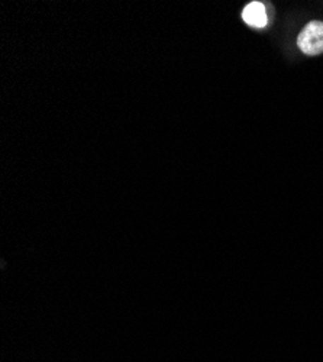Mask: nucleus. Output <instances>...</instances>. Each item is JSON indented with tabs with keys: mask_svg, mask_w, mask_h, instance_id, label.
I'll list each match as a JSON object with an SVG mask.
<instances>
[{
	"mask_svg": "<svg viewBox=\"0 0 323 362\" xmlns=\"http://www.w3.org/2000/svg\"><path fill=\"white\" fill-rule=\"evenodd\" d=\"M298 45L306 55L323 54V22H309L299 34Z\"/></svg>",
	"mask_w": 323,
	"mask_h": 362,
	"instance_id": "f257e3e1",
	"label": "nucleus"
},
{
	"mask_svg": "<svg viewBox=\"0 0 323 362\" xmlns=\"http://www.w3.org/2000/svg\"><path fill=\"white\" fill-rule=\"evenodd\" d=\"M242 19L252 28H266L269 22L266 6L261 2L248 4L242 12Z\"/></svg>",
	"mask_w": 323,
	"mask_h": 362,
	"instance_id": "f03ea898",
	"label": "nucleus"
}]
</instances>
